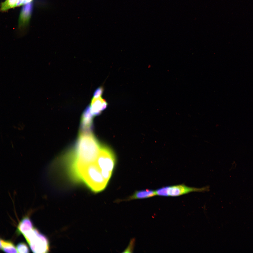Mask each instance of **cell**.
<instances>
[{"mask_svg": "<svg viewBox=\"0 0 253 253\" xmlns=\"http://www.w3.org/2000/svg\"><path fill=\"white\" fill-rule=\"evenodd\" d=\"M97 24L94 7L76 13L68 20L56 60L49 100L57 112L77 104L84 92V79L90 59Z\"/></svg>", "mask_w": 253, "mask_h": 253, "instance_id": "6da1fadb", "label": "cell"}, {"mask_svg": "<svg viewBox=\"0 0 253 253\" xmlns=\"http://www.w3.org/2000/svg\"><path fill=\"white\" fill-rule=\"evenodd\" d=\"M52 0H18L2 12L1 33L6 36L21 33L33 25L48 21Z\"/></svg>", "mask_w": 253, "mask_h": 253, "instance_id": "7a4b0ae2", "label": "cell"}, {"mask_svg": "<svg viewBox=\"0 0 253 253\" xmlns=\"http://www.w3.org/2000/svg\"><path fill=\"white\" fill-rule=\"evenodd\" d=\"M71 13V0H52L48 21L58 19Z\"/></svg>", "mask_w": 253, "mask_h": 253, "instance_id": "3957f363", "label": "cell"}]
</instances>
